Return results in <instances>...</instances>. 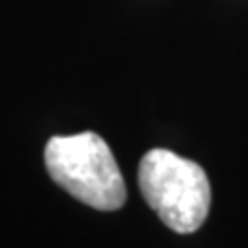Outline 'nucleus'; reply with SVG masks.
Listing matches in <instances>:
<instances>
[{
	"instance_id": "obj_2",
	"label": "nucleus",
	"mask_w": 248,
	"mask_h": 248,
	"mask_svg": "<svg viewBox=\"0 0 248 248\" xmlns=\"http://www.w3.org/2000/svg\"><path fill=\"white\" fill-rule=\"evenodd\" d=\"M44 157L52 180L81 203L99 211H116L126 201L120 168L99 135L52 137Z\"/></svg>"
},
{
	"instance_id": "obj_1",
	"label": "nucleus",
	"mask_w": 248,
	"mask_h": 248,
	"mask_svg": "<svg viewBox=\"0 0 248 248\" xmlns=\"http://www.w3.org/2000/svg\"><path fill=\"white\" fill-rule=\"evenodd\" d=\"M139 188L159 219L178 234H192L211 207V184L197 161L151 149L139 164Z\"/></svg>"
}]
</instances>
